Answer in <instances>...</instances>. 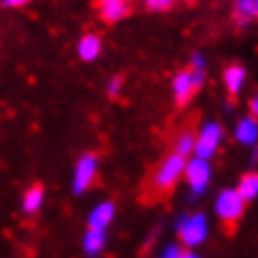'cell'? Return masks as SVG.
Wrapping results in <instances>:
<instances>
[{
  "instance_id": "obj_1",
  "label": "cell",
  "mask_w": 258,
  "mask_h": 258,
  "mask_svg": "<svg viewBox=\"0 0 258 258\" xmlns=\"http://www.w3.org/2000/svg\"><path fill=\"white\" fill-rule=\"evenodd\" d=\"M208 219L202 212H186L175 219V234L186 247H197L208 238Z\"/></svg>"
},
{
  "instance_id": "obj_2",
  "label": "cell",
  "mask_w": 258,
  "mask_h": 258,
  "mask_svg": "<svg viewBox=\"0 0 258 258\" xmlns=\"http://www.w3.org/2000/svg\"><path fill=\"white\" fill-rule=\"evenodd\" d=\"M184 166H186V158L177 156V153H169V156L158 164L156 173H153V188L160 192L173 190L175 184L184 177Z\"/></svg>"
},
{
  "instance_id": "obj_3",
  "label": "cell",
  "mask_w": 258,
  "mask_h": 258,
  "mask_svg": "<svg viewBox=\"0 0 258 258\" xmlns=\"http://www.w3.org/2000/svg\"><path fill=\"white\" fill-rule=\"evenodd\" d=\"M184 177H186V184H188V188H190V197L192 199L202 197L206 192V188H208L210 179H212L210 160H202V158H195V156L190 160H186Z\"/></svg>"
},
{
  "instance_id": "obj_4",
  "label": "cell",
  "mask_w": 258,
  "mask_h": 258,
  "mask_svg": "<svg viewBox=\"0 0 258 258\" xmlns=\"http://www.w3.org/2000/svg\"><path fill=\"white\" fill-rule=\"evenodd\" d=\"M245 212V202L236 188H223L215 197V215L225 225H234Z\"/></svg>"
},
{
  "instance_id": "obj_5",
  "label": "cell",
  "mask_w": 258,
  "mask_h": 258,
  "mask_svg": "<svg viewBox=\"0 0 258 258\" xmlns=\"http://www.w3.org/2000/svg\"><path fill=\"white\" fill-rule=\"evenodd\" d=\"M204 81H206V73H195V70H190V68L179 70L171 81V90H173V96H175L177 105H186V103L195 96L197 90L204 86Z\"/></svg>"
},
{
  "instance_id": "obj_6",
  "label": "cell",
  "mask_w": 258,
  "mask_h": 258,
  "mask_svg": "<svg viewBox=\"0 0 258 258\" xmlns=\"http://www.w3.org/2000/svg\"><path fill=\"white\" fill-rule=\"evenodd\" d=\"M221 140H223L221 125L217 120L204 122V127L199 129V134L195 136V151H192V156L202 160H210L217 153L219 147H221Z\"/></svg>"
},
{
  "instance_id": "obj_7",
  "label": "cell",
  "mask_w": 258,
  "mask_h": 258,
  "mask_svg": "<svg viewBox=\"0 0 258 258\" xmlns=\"http://www.w3.org/2000/svg\"><path fill=\"white\" fill-rule=\"evenodd\" d=\"M96 173H99V158L94 153H83L77 160L75 171H73V192L75 195H83L90 186L94 184Z\"/></svg>"
},
{
  "instance_id": "obj_8",
  "label": "cell",
  "mask_w": 258,
  "mask_h": 258,
  "mask_svg": "<svg viewBox=\"0 0 258 258\" xmlns=\"http://www.w3.org/2000/svg\"><path fill=\"white\" fill-rule=\"evenodd\" d=\"M234 138L243 147H256L258 145V118L256 116H243L234 125Z\"/></svg>"
},
{
  "instance_id": "obj_9",
  "label": "cell",
  "mask_w": 258,
  "mask_h": 258,
  "mask_svg": "<svg viewBox=\"0 0 258 258\" xmlns=\"http://www.w3.org/2000/svg\"><path fill=\"white\" fill-rule=\"evenodd\" d=\"M116 215V208L112 202H101L96 204L88 215V228H96V230H107V225L112 223V219Z\"/></svg>"
},
{
  "instance_id": "obj_10",
  "label": "cell",
  "mask_w": 258,
  "mask_h": 258,
  "mask_svg": "<svg viewBox=\"0 0 258 258\" xmlns=\"http://www.w3.org/2000/svg\"><path fill=\"white\" fill-rule=\"evenodd\" d=\"M129 14V0H99V16L105 22H120Z\"/></svg>"
},
{
  "instance_id": "obj_11",
  "label": "cell",
  "mask_w": 258,
  "mask_h": 258,
  "mask_svg": "<svg viewBox=\"0 0 258 258\" xmlns=\"http://www.w3.org/2000/svg\"><path fill=\"white\" fill-rule=\"evenodd\" d=\"M245 81H247V73H245V68L238 66V63H232V66H228L223 70V86L228 90L230 96L241 94Z\"/></svg>"
},
{
  "instance_id": "obj_12",
  "label": "cell",
  "mask_w": 258,
  "mask_h": 258,
  "mask_svg": "<svg viewBox=\"0 0 258 258\" xmlns=\"http://www.w3.org/2000/svg\"><path fill=\"white\" fill-rule=\"evenodd\" d=\"M105 245H107V232L105 230H96V228H88L86 230V234H83V243H81L86 256L96 258L103 249H105Z\"/></svg>"
},
{
  "instance_id": "obj_13",
  "label": "cell",
  "mask_w": 258,
  "mask_h": 258,
  "mask_svg": "<svg viewBox=\"0 0 258 258\" xmlns=\"http://www.w3.org/2000/svg\"><path fill=\"white\" fill-rule=\"evenodd\" d=\"M234 22L241 29L258 22V0H234Z\"/></svg>"
},
{
  "instance_id": "obj_14",
  "label": "cell",
  "mask_w": 258,
  "mask_h": 258,
  "mask_svg": "<svg viewBox=\"0 0 258 258\" xmlns=\"http://www.w3.org/2000/svg\"><path fill=\"white\" fill-rule=\"evenodd\" d=\"M101 50H103V42H101V37L94 35V33H86L79 40V44H77V53H79V57L83 61L99 59Z\"/></svg>"
},
{
  "instance_id": "obj_15",
  "label": "cell",
  "mask_w": 258,
  "mask_h": 258,
  "mask_svg": "<svg viewBox=\"0 0 258 258\" xmlns=\"http://www.w3.org/2000/svg\"><path fill=\"white\" fill-rule=\"evenodd\" d=\"M236 192L243 197L245 204L258 199V173L249 171V173H245V175H241V179H238V186H236Z\"/></svg>"
},
{
  "instance_id": "obj_16",
  "label": "cell",
  "mask_w": 258,
  "mask_h": 258,
  "mask_svg": "<svg viewBox=\"0 0 258 258\" xmlns=\"http://www.w3.org/2000/svg\"><path fill=\"white\" fill-rule=\"evenodd\" d=\"M44 204V190L42 186H31L22 197V212L24 215H37Z\"/></svg>"
},
{
  "instance_id": "obj_17",
  "label": "cell",
  "mask_w": 258,
  "mask_h": 258,
  "mask_svg": "<svg viewBox=\"0 0 258 258\" xmlns=\"http://www.w3.org/2000/svg\"><path fill=\"white\" fill-rule=\"evenodd\" d=\"M192 151H195V134L182 132L177 136L175 145H173V153H177V156H182V158H188Z\"/></svg>"
},
{
  "instance_id": "obj_18",
  "label": "cell",
  "mask_w": 258,
  "mask_h": 258,
  "mask_svg": "<svg viewBox=\"0 0 258 258\" xmlns=\"http://www.w3.org/2000/svg\"><path fill=\"white\" fill-rule=\"evenodd\" d=\"M188 66H190V70H195V73H206L208 61H206V57L202 53H192L188 59Z\"/></svg>"
},
{
  "instance_id": "obj_19",
  "label": "cell",
  "mask_w": 258,
  "mask_h": 258,
  "mask_svg": "<svg viewBox=\"0 0 258 258\" xmlns=\"http://www.w3.org/2000/svg\"><path fill=\"white\" fill-rule=\"evenodd\" d=\"M120 92H122V77L116 75V77H112V79L107 81V96L116 99V96H120Z\"/></svg>"
},
{
  "instance_id": "obj_20",
  "label": "cell",
  "mask_w": 258,
  "mask_h": 258,
  "mask_svg": "<svg viewBox=\"0 0 258 258\" xmlns=\"http://www.w3.org/2000/svg\"><path fill=\"white\" fill-rule=\"evenodd\" d=\"M145 5L149 11H166L175 5V0H145Z\"/></svg>"
},
{
  "instance_id": "obj_21",
  "label": "cell",
  "mask_w": 258,
  "mask_h": 258,
  "mask_svg": "<svg viewBox=\"0 0 258 258\" xmlns=\"http://www.w3.org/2000/svg\"><path fill=\"white\" fill-rule=\"evenodd\" d=\"M182 256V247L175 243H169L166 247H162V251L158 254V258H179Z\"/></svg>"
},
{
  "instance_id": "obj_22",
  "label": "cell",
  "mask_w": 258,
  "mask_h": 258,
  "mask_svg": "<svg viewBox=\"0 0 258 258\" xmlns=\"http://www.w3.org/2000/svg\"><path fill=\"white\" fill-rule=\"evenodd\" d=\"M31 0H3V7L5 9H20L24 5H29Z\"/></svg>"
},
{
  "instance_id": "obj_23",
  "label": "cell",
  "mask_w": 258,
  "mask_h": 258,
  "mask_svg": "<svg viewBox=\"0 0 258 258\" xmlns=\"http://www.w3.org/2000/svg\"><path fill=\"white\" fill-rule=\"evenodd\" d=\"M249 112H251V116H256L258 118V92L251 96V101H249Z\"/></svg>"
},
{
  "instance_id": "obj_24",
  "label": "cell",
  "mask_w": 258,
  "mask_h": 258,
  "mask_svg": "<svg viewBox=\"0 0 258 258\" xmlns=\"http://www.w3.org/2000/svg\"><path fill=\"white\" fill-rule=\"evenodd\" d=\"M179 258H202V256H199V254H195V251H182V256H179Z\"/></svg>"
}]
</instances>
